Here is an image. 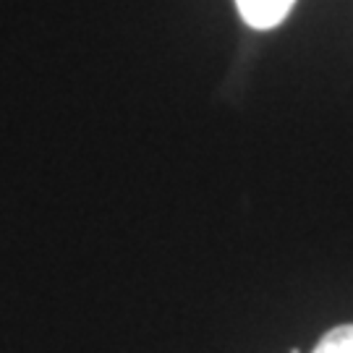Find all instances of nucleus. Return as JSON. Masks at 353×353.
<instances>
[{
    "instance_id": "1",
    "label": "nucleus",
    "mask_w": 353,
    "mask_h": 353,
    "mask_svg": "<svg viewBox=\"0 0 353 353\" xmlns=\"http://www.w3.org/2000/svg\"><path fill=\"white\" fill-rule=\"evenodd\" d=\"M296 0H236L241 19L254 29H275L288 19Z\"/></svg>"
},
{
    "instance_id": "2",
    "label": "nucleus",
    "mask_w": 353,
    "mask_h": 353,
    "mask_svg": "<svg viewBox=\"0 0 353 353\" xmlns=\"http://www.w3.org/2000/svg\"><path fill=\"white\" fill-rule=\"evenodd\" d=\"M314 353H353V325L332 327L316 343Z\"/></svg>"
}]
</instances>
